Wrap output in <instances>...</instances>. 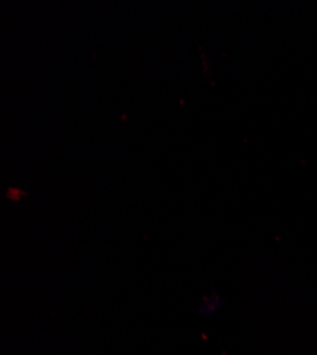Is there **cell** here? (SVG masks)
<instances>
[]
</instances>
